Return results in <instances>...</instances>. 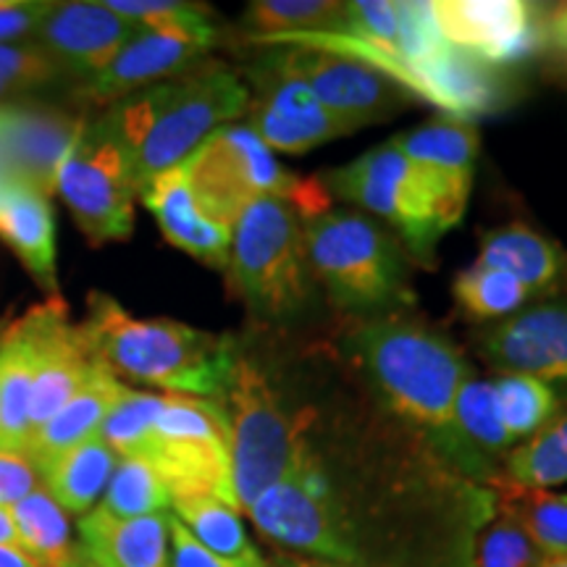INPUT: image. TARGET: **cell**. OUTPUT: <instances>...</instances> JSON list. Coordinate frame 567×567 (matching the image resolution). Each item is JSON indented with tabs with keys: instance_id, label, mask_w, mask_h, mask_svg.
<instances>
[{
	"instance_id": "cell-1",
	"label": "cell",
	"mask_w": 567,
	"mask_h": 567,
	"mask_svg": "<svg viewBox=\"0 0 567 567\" xmlns=\"http://www.w3.org/2000/svg\"><path fill=\"white\" fill-rule=\"evenodd\" d=\"M496 505L386 410L334 402L300 408L292 465L247 515L310 567H467Z\"/></svg>"
},
{
	"instance_id": "cell-2",
	"label": "cell",
	"mask_w": 567,
	"mask_h": 567,
	"mask_svg": "<svg viewBox=\"0 0 567 567\" xmlns=\"http://www.w3.org/2000/svg\"><path fill=\"white\" fill-rule=\"evenodd\" d=\"M375 405L421 434L431 450L446 434L460 386L473 375L460 347L405 313L365 318L344 339Z\"/></svg>"
},
{
	"instance_id": "cell-3",
	"label": "cell",
	"mask_w": 567,
	"mask_h": 567,
	"mask_svg": "<svg viewBox=\"0 0 567 567\" xmlns=\"http://www.w3.org/2000/svg\"><path fill=\"white\" fill-rule=\"evenodd\" d=\"M247 105L250 90L243 76L210 61L134 92L103 118L140 195L155 176L182 166L213 132L247 113Z\"/></svg>"
},
{
	"instance_id": "cell-4",
	"label": "cell",
	"mask_w": 567,
	"mask_h": 567,
	"mask_svg": "<svg viewBox=\"0 0 567 567\" xmlns=\"http://www.w3.org/2000/svg\"><path fill=\"white\" fill-rule=\"evenodd\" d=\"M80 334L90 358L118 381L166 389L168 394L216 402L229 381L239 347L231 337L210 334L168 318H137L111 295L92 292Z\"/></svg>"
},
{
	"instance_id": "cell-5",
	"label": "cell",
	"mask_w": 567,
	"mask_h": 567,
	"mask_svg": "<svg viewBox=\"0 0 567 567\" xmlns=\"http://www.w3.org/2000/svg\"><path fill=\"white\" fill-rule=\"evenodd\" d=\"M305 252L316 284L342 313L379 318L413 302L405 247L365 213L331 208L308 218Z\"/></svg>"
},
{
	"instance_id": "cell-6",
	"label": "cell",
	"mask_w": 567,
	"mask_h": 567,
	"mask_svg": "<svg viewBox=\"0 0 567 567\" xmlns=\"http://www.w3.org/2000/svg\"><path fill=\"white\" fill-rule=\"evenodd\" d=\"M234 295L268 323H289L313 305L316 279L305 252V218L279 197H258L231 226Z\"/></svg>"
},
{
	"instance_id": "cell-7",
	"label": "cell",
	"mask_w": 567,
	"mask_h": 567,
	"mask_svg": "<svg viewBox=\"0 0 567 567\" xmlns=\"http://www.w3.org/2000/svg\"><path fill=\"white\" fill-rule=\"evenodd\" d=\"M182 166L200 210L229 229L258 197H279L305 221L331 210V195L321 176L289 172L247 124L216 130Z\"/></svg>"
},
{
	"instance_id": "cell-8",
	"label": "cell",
	"mask_w": 567,
	"mask_h": 567,
	"mask_svg": "<svg viewBox=\"0 0 567 567\" xmlns=\"http://www.w3.org/2000/svg\"><path fill=\"white\" fill-rule=\"evenodd\" d=\"M218 405L229 431L231 484L247 513L287 476L300 446V408H289L266 368L239 352Z\"/></svg>"
},
{
	"instance_id": "cell-9",
	"label": "cell",
	"mask_w": 567,
	"mask_h": 567,
	"mask_svg": "<svg viewBox=\"0 0 567 567\" xmlns=\"http://www.w3.org/2000/svg\"><path fill=\"white\" fill-rule=\"evenodd\" d=\"M140 457L158 471L172 502L213 496L239 509L231 484L229 431L218 402L163 394L151 442Z\"/></svg>"
},
{
	"instance_id": "cell-10",
	"label": "cell",
	"mask_w": 567,
	"mask_h": 567,
	"mask_svg": "<svg viewBox=\"0 0 567 567\" xmlns=\"http://www.w3.org/2000/svg\"><path fill=\"white\" fill-rule=\"evenodd\" d=\"M323 184L331 197H342L371 213V218H381L408 255L421 264H434L436 245L446 229L434 197L394 140L329 172Z\"/></svg>"
},
{
	"instance_id": "cell-11",
	"label": "cell",
	"mask_w": 567,
	"mask_h": 567,
	"mask_svg": "<svg viewBox=\"0 0 567 567\" xmlns=\"http://www.w3.org/2000/svg\"><path fill=\"white\" fill-rule=\"evenodd\" d=\"M55 193L92 245L124 243L132 237L137 189L103 116L87 122L71 147L55 179Z\"/></svg>"
},
{
	"instance_id": "cell-12",
	"label": "cell",
	"mask_w": 567,
	"mask_h": 567,
	"mask_svg": "<svg viewBox=\"0 0 567 567\" xmlns=\"http://www.w3.org/2000/svg\"><path fill=\"white\" fill-rule=\"evenodd\" d=\"M264 55L274 66L300 80L350 132L386 122L410 101L405 90L350 55L300 45L266 48Z\"/></svg>"
},
{
	"instance_id": "cell-13",
	"label": "cell",
	"mask_w": 567,
	"mask_h": 567,
	"mask_svg": "<svg viewBox=\"0 0 567 567\" xmlns=\"http://www.w3.org/2000/svg\"><path fill=\"white\" fill-rule=\"evenodd\" d=\"M544 9L526 0H436L431 3L442 38L499 69L544 55Z\"/></svg>"
},
{
	"instance_id": "cell-14",
	"label": "cell",
	"mask_w": 567,
	"mask_h": 567,
	"mask_svg": "<svg viewBox=\"0 0 567 567\" xmlns=\"http://www.w3.org/2000/svg\"><path fill=\"white\" fill-rule=\"evenodd\" d=\"M255 97L247 105V126L279 153H308L326 142L352 134L331 116L300 80L274 66L260 53L250 69Z\"/></svg>"
},
{
	"instance_id": "cell-15",
	"label": "cell",
	"mask_w": 567,
	"mask_h": 567,
	"mask_svg": "<svg viewBox=\"0 0 567 567\" xmlns=\"http://www.w3.org/2000/svg\"><path fill=\"white\" fill-rule=\"evenodd\" d=\"M476 344L494 371L567 386V300L544 297L520 313L481 329Z\"/></svg>"
},
{
	"instance_id": "cell-16",
	"label": "cell",
	"mask_w": 567,
	"mask_h": 567,
	"mask_svg": "<svg viewBox=\"0 0 567 567\" xmlns=\"http://www.w3.org/2000/svg\"><path fill=\"white\" fill-rule=\"evenodd\" d=\"M218 40L221 32L140 30L101 71L84 80L80 97L90 103L124 101L134 92L200 66Z\"/></svg>"
},
{
	"instance_id": "cell-17",
	"label": "cell",
	"mask_w": 567,
	"mask_h": 567,
	"mask_svg": "<svg viewBox=\"0 0 567 567\" xmlns=\"http://www.w3.org/2000/svg\"><path fill=\"white\" fill-rule=\"evenodd\" d=\"M434 197L444 229L463 221L478 163V130L473 122L436 116L394 137Z\"/></svg>"
},
{
	"instance_id": "cell-18",
	"label": "cell",
	"mask_w": 567,
	"mask_h": 567,
	"mask_svg": "<svg viewBox=\"0 0 567 567\" xmlns=\"http://www.w3.org/2000/svg\"><path fill=\"white\" fill-rule=\"evenodd\" d=\"M87 118L30 103H0V179L55 193L59 172Z\"/></svg>"
},
{
	"instance_id": "cell-19",
	"label": "cell",
	"mask_w": 567,
	"mask_h": 567,
	"mask_svg": "<svg viewBox=\"0 0 567 567\" xmlns=\"http://www.w3.org/2000/svg\"><path fill=\"white\" fill-rule=\"evenodd\" d=\"M34 329V384L30 402L32 436L45 425L95 373L80 326L69 321L66 302H51L30 310ZM30 436V439H32Z\"/></svg>"
},
{
	"instance_id": "cell-20",
	"label": "cell",
	"mask_w": 567,
	"mask_h": 567,
	"mask_svg": "<svg viewBox=\"0 0 567 567\" xmlns=\"http://www.w3.org/2000/svg\"><path fill=\"white\" fill-rule=\"evenodd\" d=\"M513 446L496 408L492 381L467 375L457 392L450 429L439 439L434 452L460 476L488 488V484H499L505 457Z\"/></svg>"
},
{
	"instance_id": "cell-21",
	"label": "cell",
	"mask_w": 567,
	"mask_h": 567,
	"mask_svg": "<svg viewBox=\"0 0 567 567\" xmlns=\"http://www.w3.org/2000/svg\"><path fill=\"white\" fill-rule=\"evenodd\" d=\"M142 27L111 11L105 3H53L34 32L40 45L63 74L87 76L101 71Z\"/></svg>"
},
{
	"instance_id": "cell-22",
	"label": "cell",
	"mask_w": 567,
	"mask_h": 567,
	"mask_svg": "<svg viewBox=\"0 0 567 567\" xmlns=\"http://www.w3.org/2000/svg\"><path fill=\"white\" fill-rule=\"evenodd\" d=\"M140 200L153 213L163 237L182 252L193 255L200 264L226 271L229 266L231 229L224 224L210 221L197 205L189 189L184 166L168 168L147 184L140 193Z\"/></svg>"
},
{
	"instance_id": "cell-23",
	"label": "cell",
	"mask_w": 567,
	"mask_h": 567,
	"mask_svg": "<svg viewBox=\"0 0 567 567\" xmlns=\"http://www.w3.org/2000/svg\"><path fill=\"white\" fill-rule=\"evenodd\" d=\"M76 549L90 567H168V513L113 517L95 507L80 517Z\"/></svg>"
},
{
	"instance_id": "cell-24",
	"label": "cell",
	"mask_w": 567,
	"mask_h": 567,
	"mask_svg": "<svg viewBox=\"0 0 567 567\" xmlns=\"http://www.w3.org/2000/svg\"><path fill=\"white\" fill-rule=\"evenodd\" d=\"M0 239L17 252L42 289L59 292L55 274V218L51 200L30 184L0 182Z\"/></svg>"
},
{
	"instance_id": "cell-25",
	"label": "cell",
	"mask_w": 567,
	"mask_h": 567,
	"mask_svg": "<svg viewBox=\"0 0 567 567\" xmlns=\"http://www.w3.org/2000/svg\"><path fill=\"white\" fill-rule=\"evenodd\" d=\"M476 264L505 271L538 297H551L567 279V252L534 226L513 221L481 237Z\"/></svg>"
},
{
	"instance_id": "cell-26",
	"label": "cell",
	"mask_w": 567,
	"mask_h": 567,
	"mask_svg": "<svg viewBox=\"0 0 567 567\" xmlns=\"http://www.w3.org/2000/svg\"><path fill=\"white\" fill-rule=\"evenodd\" d=\"M126 392V386L116 375L105 371L103 365L95 368L87 384L76 392L71 400L30 439L27 452L38 463L40 473L51 460H55L71 446L82 444L84 439L95 436L101 431V423L111 408L116 405L118 396Z\"/></svg>"
},
{
	"instance_id": "cell-27",
	"label": "cell",
	"mask_w": 567,
	"mask_h": 567,
	"mask_svg": "<svg viewBox=\"0 0 567 567\" xmlns=\"http://www.w3.org/2000/svg\"><path fill=\"white\" fill-rule=\"evenodd\" d=\"M34 384V329L30 313L0 331V450H27Z\"/></svg>"
},
{
	"instance_id": "cell-28",
	"label": "cell",
	"mask_w": 567,
	"mask_h": 567,
	"mask_svg": "<svg viewBox=\"0 0 567 567\" xmlns=\"http://www.w3.org/2000/svg\"><path fill=\"white\" fill-rule=\"evenodd\" d=\"M116 465V452L103 442L101 434H95L42 467V486L59 502L63 513L87 515L105 494Z\"/></svg>"
},
{
	"instance_id": "cell-29",
	"label": "cell",
	"mask_w": 567,
	"mask_h": 567,
	"mask_svg": "<svg viewBox=\"0 0 567 567\" xmlns=\"http://www.w3.org/2000/svg\"><path fill=\"white\" fill-rule=\"evenodd\" d=\"M245 38L271 45L292 34H337L347 30V3L331 0H258L245 11Z\"/></svg>"
},
{
	"instance_id": "cell-30",
	"label": "cell",
	"mask_w": 567,
	"mask_h": 567,
	"mask_svg": "<svg viewBox=\"0 0 567 567\" xmlns=\"http://www.w3.org/2000/svg\"><path fill=\"white\" fill-rule=\"evenodd\" d=\"M563 484H567V410H559L538 434L509 450L494 488L549 492Z\"/></svg>"
},
{
	"instance_id": "cell-31",
	"label": "cell",
	"mask_w": 567,
	"mask_h": 567,
	"mask_svg": "<svg viewBox=\"0 0 567 567\" xmlns=\"http://www.w3.org/2000/svg\"><path fill=\"white\" fill-rule=\"evenodd\" d=\"M174 517L184 528L193 534L205 549L213 555L243 563L252 567H264V557L252 547L247 536L239 509L226 505L213 496H195V499H176L172 502Z\"/></svg>"
},
{
	"instance_id": "cell-32",
	"label": "cell",
	"mask_w": 567,
	"mask_h": 567,
	"mask_svg": "<svg viewBox=\"0 0 567 567\" xmlns=\"http://www.w3.org/2000/svg\"><path fill=\"white\" fill-rule=\"evenodd\" d=\"M17 528L19 549L27 551L40 567H63L76 555L71 544L69 517L45 486L9 507Z\"/></svg>"
},
{
	"instance_id": "cell-33",
	"label": "cell",
	"mask_w": 567,
	"mask_h": 567,
	"mask_svg": "<svg viewBox=\"0 0 567 567\" xmlns=\"http://www.w3.org/2000/svg\"><path fill=\"white\" fill-rule=\"evenodd\" d=\"M452 297L457 308L473 321H505V318L520 313L528 302L536 300V292L520 284L505 271L473 264L460 271L452 281Z\"/></svg>"
},
{
	"instance_id": "cell-34",
	"label": "cell",
	"mask_w": 567,
	"mask_h": 567,
	"mask_svg": "<svg viewBox=\"0 0 567 567\" xmlns=\"http://www.w3.org/2000/svg\"><path fill=\"white\" fill-rule=\"evenodd\" d=\"M496 408L513 444L526 442L559 413L555 386L520 373H499L492 381Z\"/></svg>"
},
{
	"instance_id": "cell-35",
	"label": "cell",
	"mask_w": 567,
	"mask_h": 567,
	"mask_svg": "<svg viewBox=\"0 0 567 567\" xmlns=\"http://www.w3.org/2000/svg\"><path fill=\"white\" fill-rule=\"evenodd\" d=\"M544 559L567 557V494L494 488Z\"/></svg>"
},
{
	"instance_id": "cell-36",
	"label": "cell",
	"mask_w": 567,
	"mask_h": 567,
	"mask_svg": "<svg viewBox=\"0 0 567 567\" xmlns=\"http://www.w3.org/2000/svg\"><path fill=\"white\" fill-rule=\"evenodd\" d=\"M97 507L113 517L158 515L172 507V494L147 460L118 457L116 471H113L103 502Z\"/></svg>"
},
{
	"instance_id": "cell-37",
	"label": "cell",
	"mask_w": 567,
	"mask_h": 567,
	"mask_svg": "<svg viewBox=\"0 0 567 567\" xmlns=\"http://www.w3.org/2000/svg\"><path fill=\"white\" fill-rule=\"evenodd\" d=\"M544 557L530 542L526 528L509 509L496 505V513L478 530L467 567H542Z\"/></svg>"
},
{
	"instance_id": "cell-38",
	"label": "cell",
	"mask_w": 567,
	"mask_h": 567,
	"mask_svg": "<svg viewBox=\"0 0 567 567\" xmlns=\"http://www.w3.org/2000/svg\"><path fill=\"white\" fill-rule=\"evenodd\" d=\"M161 405L163 394L126 389L116 405L111 408V413L105 415L97 434L118 457H140L151 442L153 423Z\"/></svg>"
},
{
	"instance_id": "cell-39",
	"label": "cell",
	"mask_w": 567,
	"mask_h": 567,
	"mask_svg": "<svg viewBox=\"0 0 567 567\" xmlns=\"http://www.w3.org/2000/svg\"><path fill=\"white\" fill-rule=\"evenodd\" d=\"M111 11L122 13L142 30H187V32H221L216 13L208 6L182 3V0H111Z\"/></svg>"
},
{
	"instance_id": "cell-40",
	"label": "cell",
	"mask_w": 567,
	"mask_h": 567,
	"mask_svg": "<svg viewBox=\"0 0 567 567\" xmlns=\"http://www.w3.org/2000/svg\"><path fill=\"white\" fill-rule=\"evenodd\" d=\"M63 74L40 45H0V97L45 87Z\"/></svg>"
},
{
	"instance_id": "cell-41",
	"label": "cell",
	"mask_w": 567,
	"mask_h": 567,
	"mask_svg": "<svg viewBox=\"0 0 567 567\" xmlns=\"http://www.w3.org/2000/svg\"><path fill=\"white\" fill-rule=\"evenodd\" d=\"M368 42L381 51H396V3L389 0H358L347 3V30L337 32Z\"/></svg>"
},
{
	"instance_id": "cell-42",
	"label": "cell",
	"mask_w": 567,
	"mask_h": 567,
	"mask_svg": "<svg viewBox=\"0 0 567 567\" xmlns=\"http://www.w3.org/2000/svg\"><path fill=\"white\" fill-rule=\"evenodd\" d=\"M42 488V473L27 450H0V507L17 502Z\"/></svg>"
},
{
	"instance_id": "cell-43",
	"label": "cell",
	"mask_w": 567,
	"mask_h": 567,
	"mask_svg": "<svg viewBox=\"0 0 567 567\" xmlns=\"http://www.w3.org/2000/svg\"><path fill=\"white\" fill-rule=\"evenodd\" d=\"M168 567H252V565L231 563V559L213 555V551L205 549L203 544L197 542V538L189 534V530L184 528L172 513L168 515Z\"/></svg>"
},
{
	"instance_id": "cell-44",
	"label": "cell",
	"mask_w": 567,
	"mask_h": 567,
	"mask_svg": "<svg viewBox=\"0 0 567 567\" xmlns=\"http://www.w3.org/2000/svg\"><path fill=\"white\" fill-rule=\"evenodd\" d=\"M53 3H21V0H0V45H11V40L27 38L38 32L42 19L48 17Z\"/></svg>"
},
{
	"instance_id": "cell-45",
	"label": "cell",
	"mask_w": 567,
	"mask_h": 567,
	"mask_svg": "<svg viewBox=\"0 0 567 567\" xmlns=\"http://www.w3.org/2000/svg\"><path fill=\"white\" fill-rule=\"evenodd\" d=\"M544 55L557 74L567 76V3L544 9Z\"/></svg>"
},
{
	"instance_id": "cell-46",
	"label": "cell",
	"mask_w": 567,
	"mask_h": 567,
	"mask_svg": "<svg viewBox=\"0 0 567 567\" xmlns=\"http://www.w3.org/2000/svg\"><path fill=\"white\" fill-rule=\"evenodd\" d=\"M0 567H40L19 547H0Z\"/></svg>"
},
{
	"instance_id": "cell-47",
	"label": "cell",
	"mask_w": 567,
	"mask_h": 567,
	"mask_svg": "<svg viewBox=\"0 0 567 567\" xmlns=\"http://www.w3.org/2000/svg\"><path fill=\"white\" fill-rule=\"evenodd\" d=\"M0 547H19L17 528H13L9 507H0Z\"/></svg>"
},
{
	"instance_id": "cell-48",
	"label": "cell",
	"mask_w": 567,
	"mask_h": 567,
	"mask_svg": "<svg viewBox=\"0 0 567 567\" xmlns=\"http://www.w3.org/2000/svg\"><path fill=\"white\" fill-rule=\"evenodd\" d=\"M63 567H90V565H87V559H84V557L80 555V549H76V555H74V557H71V559H69V563H66V565H63Z\"/></svg>"
},
{
	"instance_id": "cell-49",
	"label": "cell",
	"mask_w": 567,
	"mask_h": 567,
	"mask_svg": "<svg viewBox=\"0 0 567 567\" xmlns=\"http://www.w3.org/2000/svg\"><path fill=\"white\" fill-rule=\"evenodd\" d=\"M542 567H567V557H559V559H544Z\"/></svg>"
},
{
	"instance_id": "cell-50",
	"label": "cell",
	"mask_w": 567,
	"mask_h": 567,
	"mask_svg": "<svg viewBox=\"0 0 567 567\" xmlns=\"http://www.w3.org/2000/svg\"><path fill=\"white\" fill-rule=\"evenodd\" d=\"M287 567H310V565H305V563H300V565H287Z\"/></svg>"
}]
</instances>
